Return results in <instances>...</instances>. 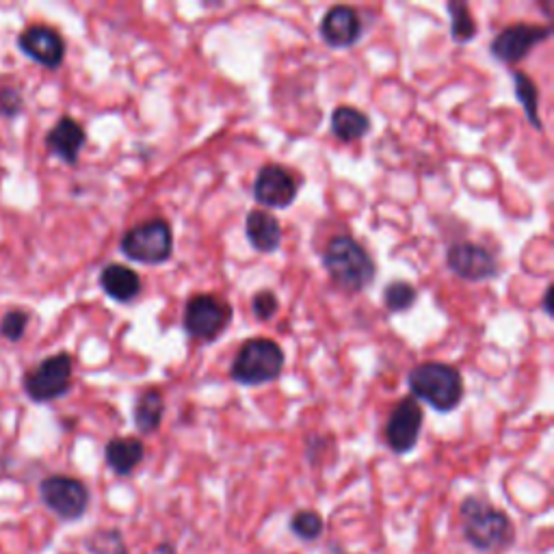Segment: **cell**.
<instances>
[{
  "label": "cell",
  "instance_id": "obj_9",
  "mask_svg": "<svg viewBox=\"0 0 554 554\" xmlns=\"http://www.w3.org/2000/svg\"><path fill=\"white\" fill-rule=\"evenodd\" d=\"M550 35H552L550 26L529 24V22L511 24L494 37V42L490 46L492 57L503 63H518L526 59V55H529L537 44L550 39Z\"/></svg>",
  "mask_w": 554,
  "mask_h": 554
},
{
  "label": "cell",
  "instance_id": "obj_26",
  "mask_svg": "<svg viewBox=\"0 0 554 554\" xmlns=\"http://www.w3.org/2000/svg\"><path fill=\"white\" fill-rule=\"evenodd\" d=\"M24 111V96L18 87L7 85L0 89V117L13 120Z\"/></svg>",
  "mask_w": 554,
  "mask_h": 554
},
{
  "label": "cell",
  "instance_id": "obj_11",
  "mask_svg": "<svg viewBox=\"0 0 554 554\" xmlns=\"http://www.w3.org/2000/svg\"><path fill=\"white\" fill-rule=\"evenodd\" d=\"M422 407L414 397H407L394 405L386 422V442L394 453L405 455L414 451L422 429Z\"/></svg>",
  "mask_w": 554,
  "mask_h": 554
},
{
  "label": "cell",
  "instance_id": "obj_3",
  "mask_svg": "<svg viewBox=\"0 0 554 554\" xmlns=\"http://www.w3.org/2000/svg\"><path fill=\"white\" fill-rule=\"evenodd\" d=\"M464 535L477 550H500L513 542V524L505 511H498L483 498L470 496L461 503Z\"/></svg>",
  "mask_w": 554,
  "mask_h": 554
},
{
  "label": "cell",
  "instance_id": "obj_21",
  "mask_svg": "<svg viewBox=\"0 0 554 554\" xmlns=\"http://www.w3.org/2000/svg\"><path fill=\"white\" fill-rule=\"evenodd\" d=\"M513 87H516V98L520 100L522 109L529 117V122L533 124V128L542 130V117H539V91L537 85L531 81L529 76L524 72H513Z\"/></svg>",
  "mask_w": 554,
  "mask_h": 554
},
{
  "label": "cell",
  "instance_id": "obj_7",
  "mask_svg": "<svg viewBox=\"0 0 554 554\" xmlns=\"http://www.w3.org/2000/svg\"><path fill=\"white\" fill-rule=\"evenodd\" d=\"M232 323V306L217 295H195L184 306L182 325L193 340L213 342Z\"/></svg>",
  "mask_w": 554,
  "mask_h": 554
},
{
  "label": "cell",
  "instance_id": "obj_4",
  "mask_svg": "<svg viewBox=\"0 0 554 554\" xmlns=\"http://www.w3.org/2000/svg\"><path fill=\"white\" fill-rule=\"evenodd\" d=\"M284 351L271 338L247 340L236 353L230 375L241 386H260L282 375Z\"/></svg>",
  "mask_w": 554,
  "mask_h": 554
},
{
  "label": "cell",
  "instance_id": "obj_25",
  "mask_svg": "<svg viewBox=\"0 0 554 554\" xmlns=\"http://www.w3.org/2000/svg\"><path fill=\"white\" fill-rule=\"evenodd\" d=\"M26 325H29V312L20 308L9 310L0 321V336L9 342H20L26 334Z\"/></svg>",
  "mask_w": 554,
  "mask_h": 554
},
{
  "label": "cell",
  "instance_id": "obj_6",
  "mask_svg": "<svg viewBox=\"0 0 554 554\" xmlns=\"http://www.w3.org/2000/svg\"><path fill=\"white\" fill-rule=\"evenodd\" d=\"M74 360L70 353H55L24 375V390L35 403L61 399L72 388Z\"/></svg>",
  "mask_w": 554,
  "mask_h": 554
},
{
  "label": "cell",
  "instance_id": "obj_1",
  "mask_svg": "<svg viewBox=\"0 0 554 554\" xmlns=\"http://www.w3.org/2000/svg\"><path fill=\"white\" fill-rule=\"evenodd\" d=\"M323 267L332 282L347 293H362L373 284L377 265L366 249L351 236H334L323 252Z\"/></svg>",
  "mask_w": 554,
  "mask_h": 554
},
{
  "label": "cell",
  "instance_id": "obj_13",
  "mask_svg": "<svg viewBox=\"0 0 554 554\" xmlns=\"http://www.w3.org/2000/svg\"><path fill=\"white\" fill-rule=\"evenodd\" d=\"M254 197L260 206L288 208L297 197V182L288 169L265 165L254 180Z\"/></svg>",
  "mask_w": 554,
  "mask_h": 554
},
{
  "label": "cell",
  "instance_id": "obj_17",
  "mask_svg": "<svg viewBox=\"0 0 554 554\" xmlns=\"http://www.w3.org/2000/svg\"><path fill=\"white\" fill-rule=\"evenodd\" d=\"M100 286L107 297L120 303H130L141 295V277L126 265H107L100 273Z\"/></svg>",
  "mask_w": 554,
  "mask_h": 554
},
{
  "label": "cell",
  "instance_id": "obj_14",
  "mask_svg": "<svg viewBox=\"0 0 554 554\" xmlns=\"http://www.w3.org/2000/svg\"><path fill=\"white\" fill-rule=\"evenodd\" d=\"M364 26L360 13L347 5H336L325 11L321 20V37L332 48H351L362 39Z\"/></svg>",
  "mask_w": 554,
  "mask_h": 554
},
{
  "label": "cell",
  "instance_id": "obj_8",
  "mask_svg": "<svg viewBox=\"0 0 554 554\" xmlns=\"http://www.w3.org/2000/svg\"><path fill=\"white\" fill-rule=\"evenodd\" d=\"M44 505L61 520H78L89 507V490L83 481L65 474H52L39 485Z\"/></svg>",
  "mask_w": 554,
  "mask_h": 554
},
{
  "label": "cell",
  "instance_id": "obj_28",
  "mask_svg": "<svg viewBox=\"0 0 554 554\" xmlns=\"http://www.w3.org/2000/svg\"><path fill=\"white\" fill-rule=\"evenodd\" d=\"M552 288L546 290V295H544V306H546V314H552Z\"/></svg>",
  "mask_w": 554,
  "mask_h": 554
},
{
  "label": "cell",
  "instance_id": "obj_12",
  "mask_svg": "<svg viewBox=\"0 0 554 554\" xmlns=\"http://www.w3.org/2000/svg\"><path fill=\"white\" fill-rule=\"evenodd\" d=\"M18 48L22 55L48 70H57L65 59V39L46 24H33L24 29L18 37Z\"/></svg>",
  "mask_w": 554,
  "mask_h": 554
},
{
  "label": "cell",
  "instance_id": "obj_20",
  "mask_svg": "<svg viewBox=\"0 0 554 554\" xmlns=\"http://www.w3.org/2000/svg\"><path fill=\"white\" fill-rule=\"evenodd\" d=\"M135 427L143 435H152L161 429V422L165 416V401L161 390L150 388L145 390L135 403Z\"/></svg>",
  "mask_w": 554,
  "mask_h": 554
},
{
  "label": "cell",
  "instance_id": "obj_22",
  "mask_svg": "<svg viewBox=\"0 0 554 554\" xmlns=\"http://www.w3.org/2000/svg\"><path fill=\"white\" fill-rule=\"evenodd\" d=\"M448 13H451V37L459 44H468L477 37V22L472 18V11L461 0H451L448 3Z\"/></svg>",
  "mask_w": 554,
  "mask_h": 554
},
{
  "label": "cell",
  "instance_id": "obj_27",
  "mask_svg": "<svg viewBox=\"0 0 554 554\" xmlns=\"http://www.w3.org/2000/svg\"><path fill=\"white\" fill-rule=\"evenodd\" d=\"M280 310V301H277L273 290H260L252 299V312L258 321H271Z\"/></svg>",
  "mask_w": 554,
  "mask_h": 554
},
{
  "label": "cell",
  "instance_id": "obj_5",
  "mask_svg": "<svg viewBox=\"0 0 554 554\" xmlns=\"http://www.w3.org/2000/svg\"><path fill=\"white\" fill-rule=\"evenodd\" d=\"M120 249L141 265H163L174 254V232L165 219H148L122 236Z\"/></svg>",
  "mask_w": 554,
  "mask_h": 554
},
{
  "label": "cell",
  "instance_id": "obj_18",
  "mask_svg": "<svg viewBox=\"0 0 554 554\" xmlns=\"http://www.w3.org/2000/svg\"><path fill=\"white\" fill-rule=\"evenodd\" d=\"M145 457V446L139 438H113L107 448H104V459L107 466L120 474V477H128L137 470Z\"/></svg>",
  "mask_w": 554,
  "mask_h": 554
},
{
  "label": "cell",
  "instance_id": "obj_24",
  "mask_svg": "<svg viewBox=\"0 0 554 554\" xmlns=\"http://www.w3.org/2000/svg\"><path fill=\"white\" fill-rule=\"evenodd\" d=\"M290 531H293L299 539H306V542H312V539H319L325 531V522L316 511L303 509L297 511L293 518H290Z\"/></svg>",
  "mask_w": 554,
  "mask_h": 554
},
{
  "label": "cell",
  "instance_id": "obj_16",
  "mask_svg": "<svg viewBox=\"0 0 554 554\" xmlns=\"http://www.w3.org/2000/svg\"><path fill=\"white\" fill-rule=\"evenodd\" d=\"M247 241L260 254H273L282 245V226L273 213L265 208L249 210L245 221Z\"/></svg>",
  "mask_w": 554,
  "mask_h": 554
},
{
  "label": "cell",
  "instance_id": "obj_19",
  "mask_svg": "<svg viewBox=\"0 0 554 554\" xmlns=\"http://www.w3.org/2000/svg\"><path fill=\"white\" fill-rule=\"evenodd\" d=\"M371 130V117L355 107H336L332 113V133L345 143L360 141Z\"/></svg>",
  "mask_w": 554,
  "mask_h": 554
},
{
  "label": "cell",
  "instance_id": "obj_15",
  "mask_svg": "<svg viewBox=\"0 0 554 554\" xmlns=\"http://www.w3.org/2000/svg\"><path fill=\"white\" fill-rule=\"evenodd\" d=\"M87 143V133L81 122H76L74 117L63 115L61 120L48 130L46 135V148L50 154L61 158L63 163L76 165L81 150Z\"/></svg>",
  "mask_w": 554,
  "mask_h": 554
},
{
  "label": "cell",
  "instance_id": "obj_2",
  "mask_svg": "<svg viewBox=\"0 0 554 554\" xmlns=\"http://www.w3.org/2000/svg\"><path fill=\"white\" fill-rule=\"evenodd\" d=\"M412 397L429 403L438 412H453L464 399V379L455 366L444 362H422L407 375Z\"/></svg>",
  "mask_w": 554,
  "mask_h": 554
},
{
  "label": "cell",
  "instance_id": "obj_23",
  "mask_svg": "<svg viewBox=\"0 0 554 554\" xmlns=\"http://www.w3.org/2000/svg\"><path fill=\"white\" fill-rule=\"evenodd\" d=\"M418 299L416 288L410 282H390L384 290V303L390 312H407Z\"/></svg>",
  "mask_w": 554,
  "mask_h": 554
},
{
  "label": "cell",
  "instance_id": "obj_10",
  "mask_svg": "<svg viewBox=\"0 0 554 554\" xmlns=\"http://www.w3.org/2000/svg\"><path fill=\"white\" fill-rule=\"evenodd\" d=\"M446 265L466 282L494 280L500 271L490 249H485L477 243H455L448 247Z\"/></svg>",
  "mask_w": 554,
  "mask_h": 554
}]
</instances>
